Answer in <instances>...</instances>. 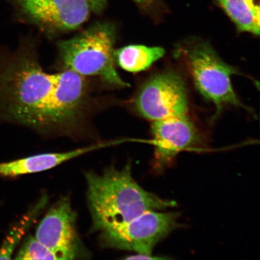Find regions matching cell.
Segmentation results:
<instances>
[{
	"label": "cell",
	"instance_id": "6da1fadb",
	"mask_svg": "<svg viewBox=\"0 0 260 260\" xmlns=\"http://www.w3.org/2000/svg\"><path fill=\"white\" fill-rule=\"evenodd\" d=\"M0 96L11 121L44 136L73 138L86 132L99 103L86 77L68 70L46 72L32 48L6 63Z\"/></svg>",
	"mask_w": 260,
	"mask_h": 260
},
{
	"label": "cell",
	"instance_id": "e0dca14e",
	"mask_svg": "<svg viewBox=\"0 0 260 260\" xmlns=\"http://www.w3.org/2000/svg\"><path fill=\"white\" fill-rule=\"evenodd\" d=\"M126 259H164V258L154 257V256H148L146 255L138 254L136 253L135 255L129 256L126 257Z\"/></svg>",
	"mask_w": 260,
	"mask_h": 260
},
{
	"label": "cell",
	"instance_id": "8992f818",
	"mask_svg": "<svg viewBox=\"0 0 260 260\" xmlns=\"http://www.w3.org/2000/svg\"><path fill=\"white\" fill-rule=\"evenodd\" d=\"M133 103L140 115L152 121L187 116L188 111L184 81L171 71L156 74L146 81Z\"/></svg>",
	"mask_w": 260,
	"mask_h": 260
},
{
	"label": "cell",
	"instance_id": "7a4b0ae2",
	"mask_svg": "<svg viewBox=\"0 0 260 260\" xmlns=\"http://www.w3.org/2000/svg\"><path fill=\"white\" fill-rule=\"evenodd\" d=\"M87 199L93 232L102 233L127 222L149 211L162 210L176 203L146 191L133 178L131 165L113 166L102 174H85Z\"/></svg>",
	"mask_w": 260,
	"mask_h": 260
},
{
	"label": "cell",
	"instance_id": "7c38bea8",
	"mask_svg": "<svg viewBox=\"0 0 260 260\" xmlns=\"http://www.w3.org/2000/svg\"><path fill=\"white\" fill-rule=\"evenodd\" d=\"M165 54L164 48L131 45L115 51V59L123 70L129 73H139L148 69Z\"/></svg>",
	"mask_w": 260,
	"mask_h": 260
},
{
	"label": "cell",
	"instance_id": "8fae6325",
	"mask_svg": "<svg viewBox=\"0 0 260 260\" xmlns=\"http://www.w3.org/2000/svg\"><path fill=\"white\" fill-rule=\"evenodd\" d=\"M240 32L259 34V0H214Z\"/></svg>",
	"mask_w": 260,
	"mask_h": 260
},
{
	"label": "cell",
	"instance_id": "ba28073f",
	"mask_svg": "<svg viewBox=\"0 0 260 260\" xmlns=\"http://www.w3.org/2000/svg\"><path fill=\"white\" fill-rule=\"evenodd\" d=\"M35 238L56 256L70 260L86 255L77 231V214L67 197L61 198L48 210L36 231Z\"/></svg>",
	"mask_w": 260,
	"mask_h": 260
},
{
	"label": "cell",
	"instance_id": "4fadbf2b",
	"mask_svg": "<svg viewBox=\"0 0 260 260\" xmlns=\"http://www.w3.org/2000/svg\"><path fill=\"white\" fill-rule=\"evenodd\" d=\"M45 204H46V198L42 197L40 202L31 210L30 213L26 215L18 225L11 230L0 248V259H11L16 246L20 241L22 237L24 235L26 231L31 225L32 221L41 212Z\"/></svg>",
	"mask_w": 260,
	"mask_h": 260
},
{
	"label": "cell",
	"instance_id": "30bf717a",
	"mask_svg": "<svg viewBox=\"0 0 260 260\" xmlns=\"http://www.w3.org/2000/svg\"><path fill=\"white\" fill-rule=\"evenodd\" d=\"M118 143L117 141L100 142L75 150L40 154L11 161L1 162L0 177H16L51 170L81 155L116 145Z\"/></svg>",
	"mask_w": 260,
	"mask_h": 260
},
{
	"label": "cell",
	"instance_id": "277c9868",
	"mask_svg": "<svg viewBox=\"0 0 260 260\" xmlns=\"http://www.w3.org/2000/svg\"><path fill=\"white\" fill-rule=\"evenodd\" d=\"M181 53L197 89L215 105V116L227 106L243 107L231 80L236 70L224 62L209 44L193 42L182 48Z\"/></svg>",
	"mask_w": 260,
	"mask_h": 260
},
{
	"label": "cell",
	"instance_id": "52a82bcc",
	"mask_svg": "<svg viewBox=\"0 0 260 260\" xmlns=\"http://www.w3.org/2000/svg\"><path fill=\"white\" fill-rule=\"evenodd\" d=\"M17 5L28 22L51 37L80 28L92 12L85 0H17Z\"/></svg>",
	"mask_w": 260,
	"mask_h": 260
},
{
	"label": "cell",
	"instance_id": "9a60e30c",
	"mask_svg": "<svg viewBox=\"0 0 260 260\" xmlns=\"http://www.w3.org/2000/svg\"><path fill=\"white\" fill-rule=\"evenodd\" d=\"M136 5L146 12H152L157 8L161 0H133Z\"/></svg>",
	"mask_w": 260,
	"mask_h": 260
},
{
	"label": "cell",
	"instance_id": "3957f363",
	"mask_svg": "<svg viewBox=\"0 0 260 260\" xmlns=\"http://www.w3.org/2000/svg\"><path fill=\"white\" fill-rule=\"evenodd\" d=\"M116 39L115 25L97 22L70 40L58 42L60 70L73 71L84 77H99L114 88L129 86L116 70Z\"/></svg>",
	"mask_w": 260,
	"mask_h": 260
},
{
	"label": "cell",
	"instance_id": "2e32d148",
	"mask_svg": "<svg viewBox=\"0 0 260 260\" xmlns=\"http://www.w3.org/2000/svg\"><path fill=\"white\" fill-rule=\"evenodd\" d=\"M88 3L91 11L95 14H100L105 9L107 0H85Z\"/></svg>",
	"mask_w": 260,
	"mask_h": 260
},
{
	"label": "cell",
	"instance_id": "5bb4252c",
	"mask_svg": "<svg viewBox=\"0 0 260 260\" xmlns=\"http://www.w3.org/2000/svg\"><path fill=\"white\" fill-rule=\"evenodd\" d=\"M16 259H57L54 253L35 237L26 240L15 257Z\"/></svg>",
	"mask_w": 260,
	"mask_h": 260
},
{
	"label": "cell",
	"instance_id": "9c48e42d",
	"mask_svg": "<svg viewBox=\"0 0 260 260\" xmlns=\"http://www.w3.org/2000/svg\"><path fill=\"white\" fill-rule=\"evenodd\" d=\"M155 145V167L161 169L173 160L179 152L201 144L196 126L187 115L152 121Z\"/></svg>",
	"mask_w": 260,
	"mask_h": 260
},
{
	"label": "cell",
	"instance_id": "5b68a950",
	"mask_svg": "<svg viewBox=\"0 0 260 260\" xmlns=\"http://www.w3.org/2000/svg\"><path fill=\"white\" fill-rule=\"evenodd\" d=\"M178 213L149 211L101 233L100 241L107 248L151 256L155 246L178 227Z\"/></svg>",
	"mask_w": 260,
	"mask_h": 260
}]
</instances>
